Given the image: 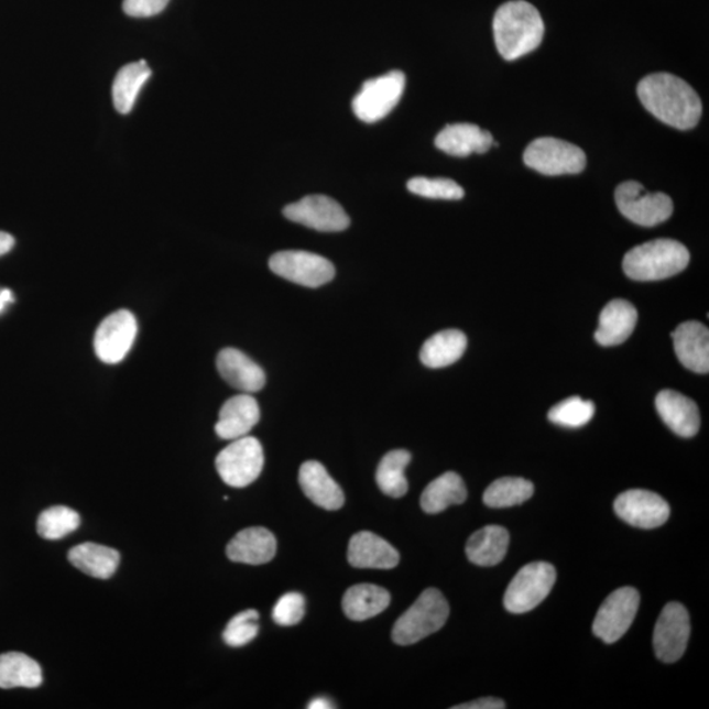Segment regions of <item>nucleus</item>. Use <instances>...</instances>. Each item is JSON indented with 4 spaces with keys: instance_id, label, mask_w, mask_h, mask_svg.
I'll use <instances>...</instances> for the list:
<instances>
[{
    "instance_id": "f257e3e1",
    "label": "nucleus",
    "mask_w": 709,
    "mask_h": 709,
    "mask_svg": "<svg viewBox=\"0 0 709 709\" xmlns=\"http://www.w3.org/2000/svg\"><path fill=\"white\" fill-rule=\"evenodd\" d=\"M637 95L647 111L679 131L697 127L703 112L697 91L673 74L647 75L640 80Z\"/></svg>"
},
{
    "instance_id": "f03ea898",
    "label": "nucleus",
    "mask_w": 709,
    "mask_h": 709,
    "mask_svg": "<svg viewBox=\"0 0 709 709\" xmlns=\"http://www.w3.org/2000/svg\"><path fill=\"white\" fill-rule=\"evenodd\" d=\"M544 31L541 12L524 0L504 3L495 12V45L506 61H515L537 50L542 44Z\"/></svg>"
},
{
    "instance_id": "7ed1b4c3",
    "label": "nucleus",
    "mask_w": 709,
    "mask_h": 709,
    "mask_svg": "<svg viewBox=\"0 0 709 709\" xmlns=\"http://www.w3.org/2000/svg\"><path fill=\"white\" fill-rule=\"evenodd\" d=\"M690 263V252L678 241L661 238L626 252L625 275L637 282H656L678 275Z\"/></svg>"
},
{
    "instance_id": "20e7f679",
    "label": "nucleus",
    "mask_w": 709,
    "mask_h": 709,
    "mask_svg": "<svg viewBox=\"0 0 709 709\" xmlns=\"http://www.w3.org/2000/svg\"><path fill=\"white\" fill-rule=\"evenodd\" d=\"M449 617V606L438 589H426L393 626L395 644L412 645L438 632Z\"/></svg>"
},
{
    "instance_id": "39448f33",
    "label": "nucleus",
    "mask_w": 709,
    "mask_h": 709,
    "mask_svg": "<svg viewBox=\"0 0 709 709\" xmlns=\"http://www.w3.org/2000/svg\"><path fill=\"white\" fill-rule=\"evenodd\" d=\"M523 160L530 168L548 176L579 174L588 163L581 148L552 138L532 141Z\"/></svg>"
},
{
    "instance_id": "423d86ee",
    "label": "nucleus",
    "mask_w": 709,
    "mask_h": 709,
    "mask_svg": "<svg viewBox=\"0 0 709 709\" xmlns=\"http://www.w3.org/2000/svg\"><path fill=\"white\" fill-rule=\"evenodd\" d=\"M263 466L261 441L252 436L231 440L216 459L218 475L227 486L233 488L249 487L261 476Z\"/></svg>"
},
{
    "instance_id": "0eeeda50",
    "label": "nucleus",
    "mask_w": 709,
    "mask_h": 709,
    "mask_svg": "<svg viewBox=\"0 0 709 709\" xmlns=\"http://www.w3.org/2000/svg\"><path fill=\"white\" fill-rule=\"evenodd\" d=\"M405 85V74L399 70L364 81L352 100L353 113L370 124L383 120L400 103Z\"/></svg>"
},
{
    "instance_id": "6e6552de",
    "label": "nucleus",
    "mask_w": 709,
    "mask_h": 709,
    "mask_svg": "<svg viewBox=\"0 0 709 709\" xmlns=\"http://www.w3.org/2000/svg\"><path fill=\"white\" fill-rule=\"evenodd\" d=\"M615 200L620 214L640 227H656L669 220L673 200L663 193H647L643 184L625 182L617 188Z\"/></svg>"
},
{
    "instance_id": "1a4fd4ad",
    "label": "nucleus",
    "mask_w": 709,
    "mask_h": 709,
    "mask_svg": "<svg viewBox=\"0 0 709 709\" xmlns=\"http://www.w3.org/2000/svg\"><path fill=\"white\" fill-rule=\"evenodd\" d=\"M556 582V569L548 563H532L523 567L509 585L503 604L509 612L534 610L549 596Z\"/></svg>"
},
{
    "instance_id": "9d476101",
    "label": "nucleus",
    "mask_w": 709,
    "mask_h": 709,
    "mask_svg": "<svg viewBox=\"0 0 709 709\" xmlns=\"http://www.w3.org/2000/svg\"><path fill=\"white\" fill-rule=\"evenodd\" d=\"M269 264L277 276L308 288H318L336 276V268L329 259L308 251L276 252L271 257Z\"/></svg>"
},
{
    "instance_id": "9b49d317",
    "label": "nucleus",
    "mask_w": 709,
    "mask_h": 709,
    "mask_svg": "<svg viewBox=\"0 0 709 709\" xmlns=\"http://www.w3.org/2000/svg\"><path fill=\"white\" fill-rule=\"evenodd\" d=\"M640 606V595L636 589L622 588L607 597L599 609L592 632L606 644L617 643L630 630Z\"/></svg>"
},
{
    "instance_id": "f8f14e48",
    "label": "nucleus",
    "mask_w": 709,
    "mask_h": 709,
    "mask_svg": "<svg viewBox=\"0 0 709 709\" xmlns=\"http://www.w3.org/2000/svg\"><path fill=\"white\" fill-rule=\"evenodd\" d=\"M283 214L292 222L324 233H337L350 227V217L342 206L325 195L303 197L302 200L286 206Z\"/></svg>"
},
{
    "instance_id": "ddd939ff",
    "label": "nucleus",
    "mask_w": 709,
    "mask_h": 709,
    "mask_svg": "<svg viewBox=\"0 0 709 709\" xmlns=\"http://www.w3.org/2000/svg\"><path fill=\"white\" fill-rule=\"evenodd\" d=\"M139 326L133 313L118 310L109 315L95 332L97 357L106 364H118L131 351Z\"/></svg>"
},
{
    "instance_id": "4468645a",
    "label": "nucleus",
    "mask_w": 709,
    "mask_h": 709,
    "mask_svg": "<svg viewBox=\"0 0 709 709\" xmlns=\"http://www.w3.org/2000/svg\"><path fill=\"white\" fill-rule=\"evenodd\" d=\"M690 617L684 606L672 602L665 607L654 629L653 646L658 659L677 663L686 652L690 639Z\"/></svg>"
},
{
    "instance_id": "2eb2a0df",
    "label": "nucleus",
    "mask_w": 709,
    "mask_h": 709,
    "mask_svg": "<svg viewBox=\"0 0 709 709\" xmlns=\"http://www.w3.org/2000/svg\"><path fill=\"white\" fill-rule=\"evenodd\" d=\"M613 508L620 520L644 530L664 526L670 516L669 504L650 490H629L617 498Z\"/></svg>"
},
{
    "instance_id": "dca6fc26",
    "label": "nucleus",
    "mask_w": 709,
    "mask_h": 709,
    "mask_svg": "<svg viewBox=\"0 0 709 709\" xmlns=\"http://www.w3.org/2000/svg\"><path fill=\"white\" fill-rule=\"evenodd\" d=\"M681 366L697 373L709 371V330L698 320L680 324L672 334Z\"/></svg>"
},
{
    "instance_id": "f3484780",
    "label": "nucleus",
    "mask_w": 709,
    "mask_h": 709,
    "mask_svg": "<svg viewBox=\"0 0 709 709\" xmlns=\"http://www.w3.org/2000/svg\"><path fill=\"white\" fill-rule=\"evenodd\" d=\"M261 419V408L249 393L238 394L225 402L216 425V434L223 440L248 436Z\"/></svg>"
},
{
    "instance_id": "a211bd4d",
    "label": "nucleus",
    "mask_w": 709,
    "mask_h": 709,
    "mask_svg": "<svg viewBox=\"0 0 709 709\" xmlns=\"http://www.w3.org/2000/svg\"><path fill=\"white\" fill-rule=\"evenodd\" d=\"M351 567L359 569H393L400 563V554L383 537L363 531L354 534L347 552Z\"/></svg>"
},
{
    "instance_id": "6ab92c4d",
    "label": "nucleus",
    "mask_w": 709,
    "mask_h": 709,
    "mask_svg": "<svg viewBox=\"0 0 709 709\" xmlns=\"http://www.w3.org/2000/svg\"><path fill=\"white\" fill-rule=\"evenodd\" d=\"M217 370L229 385L243 393H257L265 385L262 367L240 350L225 349L218 353Z\"/></svg>"
},
{
    "instance_id": "aec40b11",
    "label": "nucleus",
    "mask_w": 709,
    "mask_h": 709,
    "mask_svg": "<svg viewBox=\"0 0 709 709\" xmlns=\"http://www.w3.org/2000/svg\"><path fill=\"white\" fill-rule=\"evenodd\" d=\"M656 407L661 419L673 433L681 438H692L700 428V413L698 405L691 399L675 391L659 392Z\"/></svg>"
},
{
    "instance_id": "412c9836",
    "label": "nucleus",
    "mask_w": 709,
    "mask_h": 709,
    "mask_svg": "<svg viewBox=\"0 0 709 709\" xmlns=\"http://www.w3.org/2000/svg\"><path fill=\"white\" fill-rule=\"evenodd\" d=\"M299 487L317 506L336 511L345 504V493L323 463L310 460L303 463L298 473Z\"/></svg>"
},
{
    "instance_id": "4be33fe9",
    "label": "nucleus",
    "mask_w": 709,
    "mask_h": 709,
    "mask_svg": "<svg viewBox=\"0 0 709 709\" xmlns=\"http://www.w3.org/2000/svg\"><path fill=\"white\" fill-rule=\"evenodd\" d=\"M276 538L268 528L250 527L238 532L228 544L227 554L231 561L263 565L276 555Z\"/></svg>"
},
{
    "instance_id": "5701e85b",
    "label": "nucleus",
    "mask_w": 709,
    "mask_h": 709,
    "mask_svg": "<svg viewBox=\"0 0 709 709\" xmlns=\"http://www.w3.org/2000/svg\"><path fill=\"white\" fill-rule=\"evenodd\" d=\"M435 145L448 155L468 156L473 153H487L494 145V139L492 133L483 131L480 127L459 122L443 129L436 135Z\"/></svg>"
},
{
    "instance_id": "b1692460",
    "label": "nucleus",
    "mask_w": 709,
    "mask_h": 709,
    "mask_svg": "<svg viewBox=\"0 0 709 709\" xmlns=\"http://www.w3.org/2000/svg\"><path fill=\"white\" fill-rule=\"evenodd\" d=\"M637 317V310L631 303L612 299L599 316L597 342L604 347L624 343L635 330Z\"/></svg>"
},
{
    "instance_id": "393cba45",
    "label": "nucleus",
    "mask_w": 709,
    "mask_h": 709,
    "mask_svg": "<svg viewBox=\"0 0 709 709\" xmlns=\"http://www.w3.org/2000/svg\"><path fill=\"white\" fill-rule=\"evenodd\" d=\"M509 543L510 535L506 528L487 526L469 537L467 556L470 563L479 567H494L506 556Z\"/></svg>"
},
{
    "instance_id": "a878e982",
    "label": "nucleus",
    "mask_w": 709,
    "mask_h": 709,
    "mask_svg": "<svg viewBox=\"0 0 709 709\" xmlns=\"http://www.w3.org/2000/svg\"><path fill=\"white\" fill-rule=\"evenodd\" d=\"M69 561L87 576L107 579L118 570L120 554L106 545L85 543L69 552Z\"/></svg>"
},
{
    "instance_id": "bb28decb",
    "label": "nucleus",
    "mask_w": 709,
    "mask_h": 709,
    "mask_svg": "<svg viewBox=\"0 0 709 709\" xmlns=\"http://www.w3.org/2000/svg\"><path fill=\"white\" fill-rule=\"evenodd\" d=\"M391 603V595L377 585H354L346 591L343 611L354 622H363L379 615Z\"/></svg>"
},
{
    "instance_id": "cd10ccee",
    "label": "nucleus",
    "mask_w": 709,
    "mask_h": 709,
    "mask_svg": "<svg viewBox=\"0 0 709 709\" xmlns=\"http://www.w3.org/2000/svg\"><path fill=\"white\" fill-rule=\"evenodd\" d=\"M468 339L460 330L436 332L421 350V361L428 368H445L460 360L467 350Z\"/></svg>"
},
{
    "instance_id": "c85d7f7f",
    "label": "nucleus",
    "mask_w": 709,
    "mask_h": 709,
    "mask_svg": "<svg viewBox=\"0 0 709 709\" xmlns=\"http://www.w3.org/2000/svg\"><path fill=\"white\" fill-rule=\"evenodd\" d=\"M466 483L455 472H447L428 483L421 497V506L427 514H439L452 504L466 502Z\"/></svg>"
},
{
    "instance_id": "c756f323",
    "label": "nucleus",
    "mask_w": 709,
    "mask_h": 709,
    "mask_svg": "<svg viewBox=\"0 0 709 709\" xmlns=\"http://www.w3.org/2000/svg\"><path fill=\"white\" fill-rule=\"evenodd\" d=\"M150 77H152V69L146 61L142 59L121 67L112 86L113 105L119 113L128 114L132 111L143 85Z\"/></svg>"
},
{
    "instance_id": "7c9ffc66",
    "label": "nucleus",
    "mask_w": 709,
    "mask_h": 709,
    "mask_svg": "<svg viewBox=\"0 0 709 709\" xmlns=\"http://www.w3.org/2000/svg\"><path fill=\"white\" fill-rule=\"evenodd\" d=\"M43 684V672L35 659L23 653L0 654V688H36Z\"/></svg>"
},
{
    "instance_id": "2f4dec72",
    "label": "nucleus",
    "mask_w": 709,
    "mask_h": 709,
    "mask_svg": "<svg viewBox=\"0 0 709 709\" xmlns=\"http://www.w3.org/2000/svg\"><path fill=\"white\" fill-rule=\"evenodd\" d=\"M411 460L412 455L405 449H394L384 456L377 472V482L381 492L393 498H401L407 493L405 469Z\"/></svg>"
},
{
    "instance_id": "473e14b6",
    "label": "nucleus",
    "mask_w": 709,
    "mask_h": 709,
    "mask_svg": "<svg viewBox=\"0 0 709 709\" xmlns=\"http://www.w3.org/2000/svg\"><path fill=\"white\" fill-rule=\"evenodd\" d=\"M534 492L535 488L531 481L521 477H503L490 483L483 493V502L489 508H511L528 501Z\"/></svg>"
},
{
    "instance_id": "72a5a7b5",
    "label": "nucleus",
    "mask_w": 709,
    "mask_h": 709,
    "mask_svg": "<svg viewBox=\"0 0 709 709\" xmlns=\"http://www.w3.org/2000/svg\"><path fill=\"white\" fill-rule=\"evenodd\" d=\"M80 516L77 511L66 506H54L41 513L37 532L47 541H58L78 530Z\"/></svg>"
},
{
    "instance_id": "f704fd0d",
    "label": "nucleus",
    "mask_w": 709,
    "mask_h": 709,
    "mask_svg": "<svg viewBox=\"0 0 709 709\" xmlns=\"http://www.w3.org/2000/svg\"><path fill=\"white\" fill-rule=\"evenodd\" d=\"M596 405L591 401H585L581 397H570L552 407L548 418L555 425L579 428L588 425L595 417Z\"/></svg>"
},
{
    "instance_id": "c9c22d12",
    "label": "nucleus",
    "mask_w": 709,
    "mask_h": 709,
    "mask_svg": "<svg viewBox=\"0 0 709 709\" xmlns=\"http://www.w3.org/2000/svg\"><path fill=\"white\" fill-rule=\"evenodd\" d=\"M407 189L412 194L427 197V199L461 200L463 197L462 187L446 177H436V179L424 176L413 177L407 183Z\"/></svg>"
},
{
    "instance_id": "e433bc0d",
    "label": "nucleus",
    "mask_w": 709,
    "mask_h": 709,
    "mask_svg": "<svg viewBox=\"0 0 709 709\" xmlns=\"http://www.w3.org/2000/svg\"><path fill=\"white\" fill-rule=\"evenodd\" d=\"M259 613L257 610H247L238 613L230 620L223 631V641L229 646L240 647L251 643L258 636Z\"/></svg>"
},
{
    "instance_id": "4c0bfd02",
    "label": "nucleus",
    "mask_w": 709,
    "mask_h": 709,
    "mask_svg": "<svg viewBox=\"0 0 709 709\" xmlns=\"http://www.w3.org/2000/svg\"><path fill=\"white\" fill-rule=\"evenodd\" d=\"M305 615V599L298 592H288L279 599L272 611L275 623L291 626L302 622Z\"/></svg>"
},
{
    "instance_id": "58836bf2",
    "label": "nucleus",
    "mask_w": 709,
    "mask_h": 709,
    "mask_svg": "<svg viewBox=\"0 0 709 709\" xmlns=\"http://www.w3.org/2000/svg\"><path fill=\"white\" fill-rule=\"evenodd\" d=\"M168 3L170 0H124L122 9L132 18H150L159 15Z\"/></svg>"
},
{
    "instance_id": "ea45409f",
    "label": "nucleus",
    "mask_w": 709,
    "mask_h": 709,
    "mask_svg": "<svg viewBox=\"0 0 709 709\" xmlns=\"http://www.w3.org/2000/svg\"><path fill=\"white\" fill-rule=\"evenodd\" d=\"M506 708L504 701L497 698H482L470 701V703L454 707V709H503Z\"/></svg>"
},
{
    "instance_id": "a19ab883",
    "label": "nucleus",
    "mask_w": 709,
    "mask_h": 709,
    "mask_svg": "<svg viewBox=\"0 0 709 709\" xmlns=\"http://www.w3.org/2000/svg\"><path fill=\"white\" fill-rule=\"evenodd\" d=\"M15 247V238L4 231H0V257L10 252Z\"/></svg>"
},
{
    "instance_id": "79ce46f5",
    "label": "nucleus",
    "mask_w": 709,
    "mask_h": 709,
    "mask_svg": "<svg viewBox=\"0 0 709 709\" xmlns=\"http://www.w3.org/2000/svg\"><path fill=\"white\" fill-rule=\"evenodd\" d=\"M332 707L331 701L326 698H316L315 700H312L308 706L309 709H327Z\"/></svg>"
},
{
    "instance_id": "37998d69",
    "label": "nucleus",
    "mask_w": 709,
    "mask_h": 709,
    "mask_svg": "<svg viewBox=\"0 0 709 709\" xmlns=\"http://www.w3.org/2000/svg\"><path fill=\"white\" fill-rule=\"evenodd\" d=\"M13 296L11 291L9 290H2L0 291V312H3L6 308L7 304L13 303Z\"/></svg>"
}]
</instances>
